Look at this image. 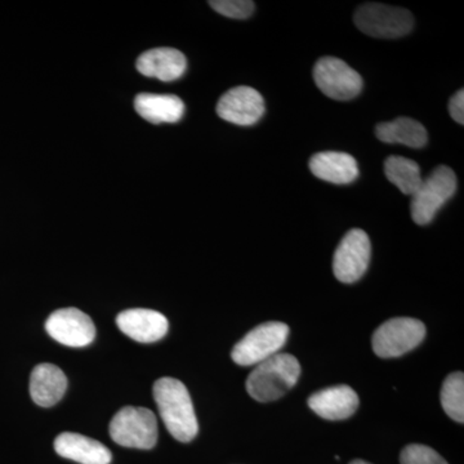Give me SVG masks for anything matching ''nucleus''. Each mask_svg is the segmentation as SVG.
<instances>
[{
  "label": "nucleus",
  "instance_id": "f257e3e1",
  "mask_svg": "<svg viewBox=\"0 0 464 464\" xmlns=\"http://www.w3.org/2000/svg\"><path fill=\"white\" fill-rule=\"evenodd\" d=\"M154 399L168 431L181 442H190L199 432L191 396L185 384L176 378L155 382Z\"/></svg>",
  "mask_w": 464,
  "mask_h": 464
},
{
  "label": "nucleus",
  "instance_id": "f03ea898",
  "mask_svg": "<svg viewBox=\"0 0 464 464\" xmlns=\"http://www.w3.org/2000/svg\"><path fill=\"white\" fill-rule=\"evenodd\" d=\"M301 365L289 353H276L256 365L246 380V391L259 402H271L282 398L297 383Z\"/></svg>",
  "mask_w": 464,
  "mask_h": 464
},
{
  "label": "nucleus",
  "instance_id": "7ed1b4c3",
  "mask_svg": "<svg viewBox=\"0 0 464 464\" xmlns=\"http://www.w3.org/2000/svg\"><path fill=\"white\" fill-rule=\"evenodd\" d=\"M158 420L150 409L125 406L112 418L110 436L125 448L149 450L158 442Z\"/></svg>",
  "mask_w": 464,
  "mask_h": 464
},
{
  "label": "nucleus",
  "instance_id": "20e7f679",
  "mask_svg": "<svg viewBox=\"0 0 464 464\" xmlns=\"http://www.w3.org/2000/svg\"><path fill=\"white\" fill-rule=\"evenodd\" d=\"M456 190L457 177L453 169L445 166L436 168L411 195V210L415 224L424 226L432 222Z\"/></svg>",
  "mask_w": 464,
  "mask_h": 464
},
{
  "label": "nucleus",
  "instance_id": "39448f33",
  "mask_svg": "<svg viewBox=\"0 0 464 464\" xmlns=\"http://www.w3.org/2000/svg\"><path fill=\"white\" fill-rule=\"evenodd\" d=\"M353 21L360 32L381 39L401 38L414 26L411 12L380 3H366L357 8Z\"/></svg>",
  "mask_w": 464,
  "mask_h": 464
},
{
  "label": "nucleus",
  "instance_id": "423d86ee",
  "mask_svg": "<svg viewBox=\"0 0 464 464\" xmlns=\"http://www.w3.org/2000/svg\"><path fill=\"white\" fill-rule=\"evenodd\" d=\"M288 335L289 326L286 324H261L237 343L231 353L232 360L240 366L261 364L282 350Z\"/></svg>",
  "mask_w": 464,
  "mask_h": 464
},
{
  "label": "nucleus",
  "instance_id": "0eeeda50",
  "mask_svg": "<svg viewBox=\"0 0 464 464\" xmlns=\"http://www.w3.org/2000/svg\"><path fill=\"white\" fill-rule=\"evenodd\" d=\"M426 337V326L411 317H395L374 332L373 351L382 359H392L420 346Z\"/></svg>",
  "mask_w": 464,
  "mask_h": 464
},
{
  "label": "nucleus",
  "instance_id": "6e6552de",
  "mask_svg": "<svg viewBox=\"0 0 464 464\" xmlns=\"http://www.w3.org/2000/svg\"><path fill=\"white\" fill-rule=\"evenodd\" d=\"M314 81L329 99L348 101L359 96L362 78L356 70L337 57H323L314 67Z\"/></svg>",
  "mask_w": 464,
  "mask_h": 464
},
{
  "label": "nucleus",
  "instance_id": "1a4fd4ad",
  "mask_svg": "<svg viewBox=\"0 0 464 464\" xmlns=\"http://www.w3.org/2000/svg\"><path fill=\"white\" fill-rule=\"evenodd\" d=\"M372 246L365 231H348L335 249L333 271L341 283L353 284L362 279L371 261Z\"/></svg>",
  "mask_w": 464,
  "mask_h": 464
},
{
  "label": "nucleus",
  "instance_id": "9d476101",
  "mask_svg": "<svg viewBox=\"0 0 464 464\" xmlns=\"http://www.w3.org/2000/svg\"><path fill=\"white\" fill-rule=\"evenodd\" d=\"M45 331L58 343L69 347L88 346L96 337L91 317L74 307L54 311L45 323Z\"/></svg>",
  "mask_w": 464,
  "mask_h": 464
},
{
  "label": "nucleus",
  "instance_id": "9b49d317",
  "mask_svg": "<svg viewBox=\"0 0 464 464\" xmlns=\"http://www.w3.org/2000/svg\"><path fill=\"white\" fill-rule=\"evenodd\" d=\"M217 114L228 123L249 127L259 121L265 114V101L255 88H232L217 103Z\"/></svg>",
  "mask_w": 464,
  "mask_h": 464
},
{
  "label": "nucleus",
  "instance_id": "f8f14e48",
  "mask_svg": "<svg viewBox=\"0 0 464 464\" xmlns=\"http://www.w3.org/2000/svg\"><path fill=\"white\" fill-rule=\"evenodd\" d=\"M116 324L125 335L141 343L160 341L169 329L163 314L146 308L123 311L116 316Z\"/></svg>",
  "mask_w": 464,
  "mask_h": 464
},
{
  "label": "nucleus",
  "instance_id": "ddd939ff",
  "mask_svg": "<svg viewBox=\"0 0 464 464\" xmlns=\"http://www.w3.org/2000/svg\"><path fill=\"white\" fill-rule=\"evenodd\" d=\"M308 406L319 417L328 420H343L353 417L359 408V396L350 386H334L314 393Z\"/></svg>",
  "mask_w": 464,
  "mask_h": 464
},
{
  "label": "nucleus",
  "instance_id": "4468645a",
  "mask_svg": "<svg viewBox=\"0 0 464 464\" xmlns=\"http://www.w3.org/2000/svg\"><path fill=\"white\" fill-rule=\"evenodd\" d=\"M137 70L148 78L172 82L181 78L188 69V60L181 51L174 48H154L142 53L136 63Z\"/></svg>",
  "mask_w": 464,
  "mask_h": 464
},
{
  "label": "nucleus",
  "instance_id": "2eb2a0df",
  "mask_svg": "<svg viewBox=\"0 0 464 464\" xmlns=\"http://www.w3.org/2000/svg\"><path fill=\"white\" fill-rule=\"evenodd\" d=\"M54 450L58 456L81 464H110L112 459L105 445L79 433H61L54 440Z\"/></svg>",
  "mask_w": 464,
  "mask_h": 464
},
{
  "label": "nucleus",
  "instance_id": "dca6fc26",
  "mask_svg": "<svg viewBox=\"0 0 464 464\" xmlns=\"http://www.w3.org/2000/svg\"><path fill=\"white\" fill-rule=\"evenodd\" d=\"M308 166L317 179L335 185H346L359 177L356 159L346 152H319L311 158Z\"/></svg>",
  "mask_w": 464,
  "mask_h": 464
},
{
  "label": "nucleus",
  "instance_id": "f3484780",
  "mask_svg": "<svg viewBox=\"0 0 464 464\" xmlns=\"http://www.w3.org/2000/svg\"><path fill=\"white\" fill-rule=\"evenodd\" d=\"M66 389V375L58 366L39 364L34 368L30 377V395L36 405L51 408L63 399Z\"/></svg>",
  "mask_w": 464,
  "mask_h": 464
},
{
  "label": "nucleus",
  "instance_id": "a211bd4d",
  "mask_svg": "<svg viewBox=\"0 0 464 464\" xmlns=\"http://www.w3.org/2000/svg\"><path fill=\"white\" fill-rule=\"evenodd\" d=\"M134 109L152 124L177 123L185 114V103L173 94H139L134 100Z\"/></svg>",
  "mask_w": 464,
  "mask_h": 464
},
{
  "label": "nucleus",
  "instance_id": "6ab92c4d",
  "mask_svg": "<svg viewBox=\"0 0 464 464\" xmlns=\"http://www.w3.org/2000/svg\"><path fill=\"white\" fill-rule=\"evenodd\" d=\"M375 136L382 142L401 143L409 148H424L427 143V130L420 121L411 118H398L375 127Z\"/></svg>",
  "mask_w": 464,
  "mask_h": 464
},
{
  "label": "nucleus",
  "instance_id": "aec40b11",
  "mask_svg": "<svg viewBox=\"0 0 464 464\" xmlns=\"http://www.w3.org/2000/svg\"><path fill=\"white\" fill-rule=\"evenodd\" d=\"M384 174L402 194L411 195V197L422 183L420 166L408 158H387L384 161Z\"/></svg>",
  "mask_w": 464,
  "mask_h": 464
},
{
  "label": "nucleus",
  "instance_id": "412c9836",
  "mask_svg": "<svg viewBox=\"0 0 464 464\" xmlns=\"http://www.w3.org/2000/svg\"><path fill=\"white\" fill-rule=\"evenodd\" d=\"M441 405L451 420L464 422V375L460 372L448 375L442 384Z\"/></svg>",
  "mask_w": 464,
  "mask_h": 464
},
{
  "label": "nucleus",
  "instance_id": "4be33fe9",
  "mask_svg": "<svg viewBox=\"0 0 464 464\" xmlns=\"http://www.w3.org/2000/svg\"><path fill=\"white\" fill-rule=\"evenodd\" d=\"M209 5L222 16L235 20H246L255 12V3L250 0H212Z\"/></svg>",
  "mask_w": 464,
  "mask_h": 464
},
{
  "label": "nucleus",
  "instance_id": "5701e85b",
  "mask_svg": "<svg viewBox=\"0 0 464 464\" xmlns=\"http://www.w3.org/2000/svg\"><path fill=\"white\" fill-rule=\"evenodd\" d=\"M400 460L401 464H449L438 451L420 444H411L404 448Z\"/></svg>",
  "mask_w": 464,
  "mask_h": 464
},
{
  "label": "nucleus",
  "instance_id": "b1692460",
  "mask_svg": "<svg viewBox=\"0 0 464 464\" xmlns=\"http://www.w3.org/2000/svg\"><path fill=\"white\" fill-rule=\"evenodd\" d=\"M449 112L457 123L464 124V91H458L450 102H449Z\"/></svg>",
  "mask_w": 464,
  "mask_h": 464
},
{
  "label": "nucleus",
  "instance_id": "393cba45",
  "mask_svg": "<svg viewBox=\"0 0 464 464\" xmlns=\"http://www.w3.org/2000/svg\"><path fill=\"white\" fill-rule=\"evenodd\" d=\"M350 464H371V463L365 462V460L356 459V460H353V462H351Z\"/></svg>",
  "mask_w": 464,
  "mask_h": 464
}]
</instances>
